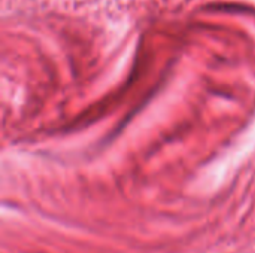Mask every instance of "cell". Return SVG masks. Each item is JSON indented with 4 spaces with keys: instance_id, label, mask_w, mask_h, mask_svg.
Here are the masks:
<instances>
[]
</instances>
